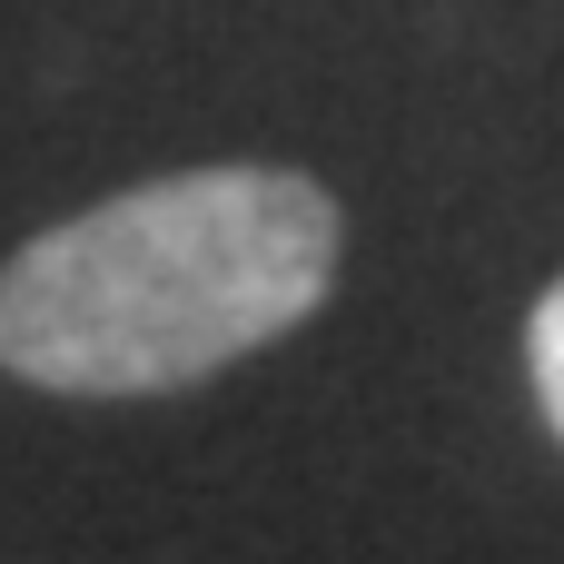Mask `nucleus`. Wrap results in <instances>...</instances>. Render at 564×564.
I'll return each mask as SVG.
<instances>
[{"label":"nucleus","instance_id":"obj_1","mask_svg":"<svg viewBox=\"0 0 564 564\" xmlns=\"http://www.w3.org/2000/svg\"><path fill=\"white\" fill-rule=\"evenodd\" d=\"M337 288V198L307 169H178L40 228L0 268V367L50 397H169Z\"/></svg>","mask_w":564,"mask_h":564},{"label":"nucleus","instance_id":"obj_2","mask_svg":"<svg viewBox=\"0 0 564 564\" xmlns=\"http://www.w3.org/2000/svg\"><path fill=\"white\" fill-rule=\"evenodd\" d=\"M525 367H535V406H545V426L564 436V278L535 297V317H525Z\"/></svg>","mask_w":564,"mask_h":564}]
</instances>
